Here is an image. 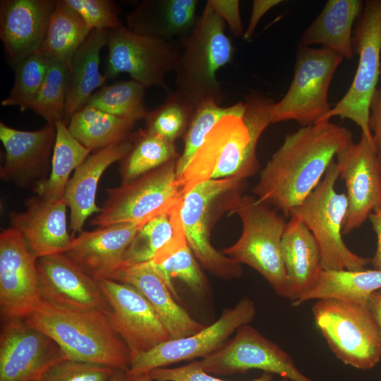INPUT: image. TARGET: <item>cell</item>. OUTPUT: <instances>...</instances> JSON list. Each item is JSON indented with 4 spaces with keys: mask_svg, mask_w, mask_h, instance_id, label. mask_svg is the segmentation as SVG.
Returning a JSON list of instances; mask_svg holds the SVG:
<instances>
[{
    "mask_svg": "<svg viewBox=\"0 0 381 381\" xmlns=\"http://www.w3.org/2000/svg\"><path fill=\"white\" fill-rule=\"evenodd\" d=\"M351 141V131L329 121L288 134L261 170L253 193L289 217L317 187L337 154Z\"/></svg>",
    "mask_w": 381,
    "mask_h": 381,
    "instance_id": "1",
    "label": "cell"
},
{
    "mask_svg": "<svg viewBox=\"0 0 381 381\" xmlns=\"http://www.w3.org/2000/svg\"><path fill=\"white\" fill-rule=\"evenodd\" d=\"M23 320L49 336L67 358L126 373L129 370V349L104 311L68 308L42 301Z\"/></svg>",
    "mask_w": 381,
    "mask_h": 381,
    "instance_id": "2",
    "label": "cell"
},
{
    "mask_svg": "<svg viewBox=\"0 0 381 381\" xmlns=\"http://www.w3.org/2000/svg\"><path fill=\"white\" fill-rule=\"evenodd\" d=\"M224 209L238 214L243 227L237 241L222 253L254 269L277 295L289 299L281 250L286 223L284 218L255 196L243 195V190L231 193L225 200Z\"/></svg>",
    "mask_w": 381,
    "mask_h": 381,
    "instance_id": "3",
    "label": "cell"
},
{
    "mask_svg": "<svg viewBox=\"0 0 381 381\" xmlns=\"http://www.w3.org/2000/svg\"><path fill=\"white\" fill-rule=\"evenodd\" d=\"M226 25L207 1L191 32L183 40V50L174 71L176 90L196 107L208 99L219 104L224 99L217 73L234 54Z\"/></svg>",
    "mask_w": 381,
    "mask_h": 381,
    "instance_id": "4",
    "label": "cell"
},
{
    "mask_svg": "<svg viewBox=\"0 0 381 381\" xmlns=\"http://www.w3.org/2000/svg\"><path fill=\"white\" fill-rule=\"evenodd\" d=\"M254 139L242 117L222 118L206 136L183 173L177 179L183 197L208 180L253 176L260 168Z\"/></svg>",
    "mask_w": 381,
    "mask_h": 381,
    "instance_id": "5",
    "label": "cell"
},
{
    "mask_svg": "<svg viewBox=\"0 0 381 381\" xmlns=\"http://www.w3.org/2000/svg\"><path fill=\"white\" fill-rule=\"evenodd\" d=\"M339 177L332 161L317 187L291 210L290 217L301 219L312 232L320 248L323 270H363L370 259L352 252L341 236L348 200L345 193L335 190Z\"/></svg>",
    "mask_w": 381,
    "mask_h": 381,
    "instance_id": "6",
    "label": "cell"
},
{
    "mask_svg": "<svg viewBox=\"0 0 381 381\" xmlns=\"http://www.w3.org/2000/svg\"><path fill=\"white\" fill-rule=\"evenodd\" d=\"M315 324L334 356L359 370L373 368L381 360L376 323L366 303L328 298L312 307Z\"/></svg>",
    "mask_w": 381,
    "mask_h": 381,
    "instance_id": "7",
    "label": "cell"
},
{
    "mask_svg": "<svg viewBox=\"0 0 381 381\" xmlns=\"http://www.w3.org/2000/svg\"><path fill=\"white\" fill-rule=\"evenodd\" d=\"M342 60L327 48L298 43L291 85L284 97L269 107L271 123L293 120L303 127L329 121L328 90Z\"/></svg>",
    "mask_w": 381,
    "mask_h": 381,
    "instance_id": "8",
    "label": "cell"
},
{
    "mask_svg": "<svg viewBox=\"0 0 381 381\" xmlns=\"http://www.w3.org/2000/svg\"><path fill=\"white\" fill-rule=\"evenodd\" d=\"M176 162L171 160L131 181L105 188L107 198L90 224L105 227L147 222L181 202Z\"/></svg>",
    "mask_w": 381,
    "mask_h": 381,
    "instance_id": "9",
    "label": "cell"
},
{
    "mask_svg": "<svg viewBox=\"0 0 381 381\" xmlns=\"http://www.w3.org/2000/svg\"><path fill=\"white\" fill-rule=\"evenodd\" d=\"M360 20L353 37V49L358 54L356 72L348 91L331 108L326 119L339 116L351 120L374 145L369 116L380 75L381 0L365 1Z\"/></svg>",
    "mask_w": 381,
    "mask_h": 381,
    "instance_id": "10",
    "label": "cell"
},
{
    "mask_svg": "<svg viewBox=\"0 0 381 381\" xmlns=\"http://www.w3.org/2000/svg\"><path fill=\"white\" fill-rule=\"evenodd\" d=\"M107 47V80L125 73L145 88L158 86L170 91L165 78L174 73L181 54L171 42L138 34L121 25L109 31Z\"/></svg>",
    "mask_w": 381,
    "mask_h": 381,
    "instance_id": "11",
    "label": "cell"
},
{
    "mask_svg": "<svg viewBox=\"0 0 381 381\" xmlns=\"http://www.w3.org/2000/svg\"><path fill=\"white\" fill-rule=\"evenodd\" d=\"M244 186L245 180L236 178L208 180L197 185L183 199L181 216L188 245L205 269L224 279L238 278L243 270L241 264L211 244V211L219 200Z\"/></svg>",
    "mask_w": 381,
    "mask_h": 381,
    "instance_id": "12",
    "label": "cell"
},
{
    "mask_svg": "<svg viewBox=\"0 0 381 381\" xmlns=\"http://www.w3.org/2000/svg\"><path fill=\"white\" fill-rule=\"evenodd\" d=\"M196 363L212 375L246 373L258 369L289 381H313L297 368L285 351L249 324L239 327L232 339Z\"/></svg>",
    "mask_w": 381,
    "mask_h": 381,
    "instance_id": "13",
    "label": "cell"
},
{
    "mask_svg": "<svg viewBox=\"0 0 381 381\" xmlns=\"http://www.w3.org/2000/svg\"><path fill=\"white\" fill-rule=\"evenodd\" d=\"M253 301L243 298L225 310L213 324L190 336L171 339L138 355L131 361L127 375L149 373L183 361L205 358L218 350L239 327L251 322L256 315Z\"/></svg>",
    "mask_w": 381,
    "mask_h": 381,
    "instance_id": "14",
    "label": "cell"
},
{
    "mask_svg": "<svg viewBox=\"0 0 381 381\" xmlns=\"http://www.w3.org/2000/svg\"><path fill=\"white\" fill-rule=\"evenodd\" d=\"M37 258L13 227L0 234L1 321L24 319L42 301Z\"/></svg>",
    "mask_w": 381,
    "mask_h": 381,
    "instance_id": "15",
    "label": "cell"
},
{
    "mask_svg": "<svg viewBox=\"0 0 381 381\" xmlns=\"http://www.w3.org/2000/svg\"><path fill=\"white\" fill-rule=\"evenodd\" d=\"M97 282L110 307V321L132 359L171 339L152 306L134 286L108 279Z\"/></svg>",
    "mask_w": 381,
    "mask_h": 381,
    "instance_id": "16",
    "label": "cell"
},
{
    "mask_svg": "<svg viewBox=\"0 0 381 381\" xmlns=\"http://www.w3.org/2000/svg\"><path fill=\"white\" fill-rule=\"evenodd\" d=\"M339 177L346 188L348 208L342 234L359 228L381 207V158L375 145L361 134L336 155Z\"/></svg>",
    "mask_w": 381,
    "mask_h": 381,
    "instance_id": "17",
    "label": "cell"
},
{
    "mask_svg": "<svg viewBox=\"0 0 381 381\" xmlns=\"http://www.w3.org/2000/svg\"><path fill=\"white\" fill-rule=\"evenodd\" d=\"M1 323L0 381H40L49 366L66 358L49 336L23 319Z\"/></svg>",
    "mask_w": 381,
    "mask_h": 381,
    "instance_id": "18",
    "label": "cell"
},
{
    "mask_svg": "<svg viewBox=\"0 0 381 381\" xmlns=\"http://www.w3.org/2000/svg\"><path fill=\"white\" fill-rule=\"evenodd\" d=\"M55 123L36 131H21L0 122V140L6 159L0 169L1 180L20 188H32L47 179L56 141Z\"/></svg>",
    "mask_w": 381,
    "mask_h": 381,
    "instance_id": "19",
    "label": "cell"
},
{
    "mask_svg": "<svg viewBox=\"0 0 381 381\" xmlns=\"http://www.w3.org/2000/svg\"><path fill=\"white\" fill-rule=\"evenodd\" d=\"M37 267L42 301L68 308L110 313L98 282L65 253L39 258Z\"/></svg>",
    "mask_w": 381,
    "mask_h": 381,
    "instance_id": "20",
    "label": "cell"
},
{
    "mask_svg": "<svg viewBox=\"0 0 381 381\" xmlns=\"http://www.w3.org/2000/svg\"><path fill=\"white\" fill-rule=\"evenodd\" d=\"M146 222L121 223L92 231L83 230L72 237L64 253L95 280H114L123 265L128 246Z\"/></svg>",
    "mask_w": 381,
    "mask_h": 381,
    "instance_id": "21",
    "label": "cell"
},
{
    "mask_svg": "<svg viewBox=\"0 0 381 381\" xmlns=\"http://www.w3.org/2000/svg\"><path fill=\"white\" fill-rule=\"evenodd\" d=\"M56 0H1L0 39L11 65L40 51Z\"/></svg>",
    "mask_w": 381,
    "mask_h": 381,
    "instance_id": "22",
    "label": "cell"
},
{
    "mask_svg": "<svg viewBox=\"0 0 381 381\" xmlns=\"http://www.w3.org/2000/svg\"><path fill=\"white\" fill-rule=\"evenodd\" d=\"M25 204L24 211L9 214V221L30 251L37 258L66 253L73 236L67 229L65 200L52 202L35 195L27 199Z\"/></svg>",
    "mask_w": 381,
    "mask_h": 381,
    "instance_id": "23",
    "label": "cell"
},
{
    "mask_svg": "<svg viewBox=\"0 0 381 381\" xmlns=\"http://www.w3.org/2000/svg\"><path fill=\"white\" fill-rule=\"evenodd\" d=\"M114 280L132 285L144 296L171 339L190 336L205 327L193 318L176 301L150 261L123 265Z\"/></svg>",
    "mask_w": 381,
    "mask_h": 381,
    "instance_id": "24",
    "label": "cell"
},
{
    "mask_svg": "<svg viewBox=\"0 0 381 381\" xmlns=\"http://www.w3.org/2000/svg\"><path fill=\"white\" fill-rule=\"evenodd\" d=\"M131 145L129 139L94 151L74 171L64 197L70 209L72 236L83 231L87 218L101 211L95 202L99 181L110 165L127 155Z\"/></svg>",
    "mask_w": 381,
    "mask_h": 381,
    "instance_id": "25",
    "label": "cell"
},
{
    "mask_svg": "<svg viewBox=\"0 0 381 381\" xmlns=\"http://www.w3.org/2000/svg\"><path fill=\"white\" fill-rule=\"evenodd\" d=\"M281 250L289 300L294 303L314 286L323 270L320 248L308 226L291 216L285 225Z\"/></svg>",
    "mask_w": 381,
    "mask_h": 381,
    "instance_id": "26",
    "label": "cell"
},
{
    "mask_svg": "<svg viewBox=\"0 0 381 381\" xmlns=\"http://www.w3.org/2000/svg\"><path fill=\"white\" fill-rule=\"evenodd\" d=\"M198 6L197 0H145L127 15L126 27L155 38L183 40L197 22Z\"/></svg>",
    "mask_w": 381,
    "mask_h": 381,
    "instance_id": "27",
    "label": "cell"
},
{
    "mask_svg": "<svg viewBox=\"0 0 381 381\" xmlns=\"http://www.w3.org/2000/svg\"><path fill=\"white\" fill-rule=\"evenodd\" d=\"M364 4L360 0H329L322 10L304 31L299 43L321 45L345 59H351L354 52L352 26L362 13Z\"/></svg>",
    "mask_w": 381,
    "mask_h": 381,
    "instance_id": "28",
    "label": "cell"
},
{
    "mask_svg": "<svg viewBox=\"0 0 381 381\" xmlns=\"http://www.w3.org/2000/svg\"><path fill=\"white\" fill-rule=\"evenodd\" d=\"M109 30H93L75 54L70 72L65 117L85 106L95 90L105 85L99 72L100 52L107 45Z\"/></svg>",
    "mask_w": 381,
    "mask_h": 381,
    "instance_id": "29",
    "label": "cell"
},
{
    "mask_svg": "<svg viewBox=\"0 0 381 381\" xmlns=\"http://www.w3.org/2000/svg\"><path fill=\"white\" fill-rule=\"evenodd\" d=\"M135 122L85 106L70 117L71 135L90 151L128 140Z\"/></svg>",
    "mask_w": 381,
    "mask_h": 381,
    "instance_id": "30",
    "label": "cell"
},
{
    "mask_svg": "<svg viewBox=\"0 0 381 381\" xmlns=\"http://www.w3.org/2000/svg\"><path fill=\"white\" fill-rule=\"evenodd\" d=\"M55 125L56 135L50 173L46 180L32 188L37 196L52 202L64 199L71 172L91 152L71 135L65 120L58 121Z\"/></svg>",
    "mask_w": 381,
    "mask_h": 381,
    "instance_id": "31",
    "label": "cell"
},
{
    "mask_svg": "<svg viewBox=\"0 0 381 381\" xmlns=\"http://www.w3.org/2000/svg\"><path fill=\"white\" fill-rule=\"evenodd\" d=\"M381 290V270H322L314 286L297 301L333 298L366 303L370 294Z\"/></svg>",
    "mask_w": 381,
    "mask_h": 381,
    "instance_id": "32",
    "label": "cell"
},
{
    "mask_svg": "<svg viewBox=\"0 0 381 381\" xmlns=\"http://www.w3.org/2000/svg\"><path fill=\"white\" fill-rule=\"evenodd\" d=\"M91 31L64 0L57 1L40 50L61 62L71 72L73 56Z\"/></svg>",
    "mask_w": 381,
    "mask_h": 381,
    "instance_id": "33",
    "label": "cell"
},
{
    "mask_svg": "<svg viewBox=\"0 0 381 381\" xmlns=\"http://www.w3.org/2000/svg\"><path fill=\"white\" fill-rule=\"evenodd\" d=\"M195 258L187 243L185 232H183L159 250L150 260L177 300L179 296L172 282L174 278L181 280L196 295H202L206 291V279Z\"/></svg>",
    "mask_w": 381,
    "mask_h": 381,
    "instance_id": "34",
    "label": "cell"
},
{
    "mask_svg": "<svg viewBox=\"0 0 381 381\" xmlns=\"http://www.w3.org/2000/svg\"><path fill=\"white\" fill-rule=\"evenodd\" d=\"M131 148L120 162L121 183L155 169L173 159H178L174 142L168 140L147 129L133 133Z\"/></svg>",
    "mask_w": 381,
    "mask_h": 381,
    "instance_id": "35",
    "label": "cell"
},
{
    "mask_svg": "<svg viewBox=\"0 0 381 381\" xmlns=\"http://www.w3.org/2000/svg\"><path fill=\"white\" fill-rule=\"evenodd\" d=\"M182 204L183 201L153 217L138 231L125 253L123 265L150 261L159 250L184 232Z\"/></svg>",
    "mask_w": 381,
    "mask_h": 381,
    "instance_id": "36",
    "label": "cell"
},
{
    "mask_svg": "<svg viewBox=\"0 0 381 381\" xmlns=\"http://www.w3.org/2000/svg\"><path fill=\"white\" fill-rule=\"evenodd\" d=\"M145 90L143 85L132 79L105 85L94 92L85 106L136 122L145 119L148 111Z\"/></svg>",
    "mask_w": 381,
    "mask_h": 381,
    "instance_id": "37",
    "label": "cell"
},
{
    "mask_svg": "<svg viewBox=\"0 0 381 381\" xmlns=\"http://www.w3.org/2000/svg\"><path fill=\"white\" fill-rule=\"evenodd\" d=\"M244 109L243 102L229 107H221L212 99H206L197 106L185 133L183 152L177 159V179L181 177L193 156L214 126L226 116L234 115L243 118Z\"/></svg>",
    "mask_w": 381,
    "mask_h": 381,
    "instance_id": "38",
    "label": "cell"
},
{
    "mask_svg": "<svg viewBox=\"0 0 381 381\" xmlns=\"http://www.w3.org/2000/svg\"><path fill=\"white\" fill-rule=\"evenodd\" d=\"M196 107L176 89L168 92L164 101L145 118L146 128L168 140L185 134L193 117Z\"/></svg>",
    "mask_w": 381,
    "mask_h": 381,
    "instance_id": "39",
    "label": "cell"
},
{
    "mask_svg": "<svg viewBox=\"0 0 381 381\" xmlns=\"http://www.w3.org/2000/svg\"><path fill=\"white\" fill-rule=\"evenodd\" d=\"M50 56L40 50L13 66V85L3 107H18L21 111L30 110L44 80Z\"/></svg>",
    "mask_w": 381,
    "mask_h": 381,
    "instance_id": "40",
    "label": "cell"
},
{
    "mask_svg": "<svg viewBox=\"0 0 381 381\" xmlns=\"http://www.w3.org/2000/svg\"><path fill=\"white\" fill-rule=\"evenodd\" d=\"M70 80V71L59 61L50 56L49 67L30 110L47 123L65 120V107Z\"/></svg>",
    "mask_w": 381,
    "mask_h": 381,
    "instance_id": "41",
    "label": "cell"
},
{
    "mask_svg": "<svg viewBox=\"0 0 381 381\" xmlns=\"http://www.w3.org/2000/svg\"><path fill=\"white\" fill-rule=\"evenodd\" d=\"M115 370L101 364L64 358L49 366L40 381H107Z\"/></svg>",
    "mask_w": 381,
    "mask_h": 381,
    "instance_id": "42",
    "label": "cell"
},
{
    "mask_svg": "<svg viewBox=\"0 0 381 381\" xmlns=\"http://www.w3.org/2000/svg\"><path fill=\"white\" fill-rule=\"evenodd\" d=\"M91 30H112L121 24L116 4L109 0H64Z\"/></svg>",
    "mask_w": 381,
    "mask_h": 381,
    "instance_id": "43",
    "label": "cell"
},
{
    "mask_svg": "<svg viewBox=\"0 0 381 381\" xmlns=\"http://www.w3.org/2000/svg\"><path fill=\"white\" fill-rule=\"evenodd\" d=\"M155 381H231L224 380L203 371L196 361L187 365L169 368L164 367L152 370L149 373ZM248 381H289L282 378L274 380L273 374L264 373L260 377Z\"/></svg>",
    "mask_w": 381,
    "mask_h": 381,
    "instance_id": "44",
    "label": "cell"
},
{
    "mask_svg": "<svg viewBox=\"0 0 381 381\" xmlns=\"http://www.w3.org/2000/svg\"><path fill=\"white\" fill-rule=\"evenodd\" d=\"M216 13L228 24L231 33L236 37L243 36L244 31L238 0H208Z\"/></svg>",
    "mask_w": 381,
    "mask_h": 381,
    "instance_id": "45",
    "label": "cell"
},
{
    "mask_svg": "<svg viewBox=\"0 0 381 381\" xmlns=\"http://www.w3.org/2000/svg\"><path fill=\"white\" fill-rule=\"evenodd\" d=\"M381 83V68H380ZM369 127L375 149L381 158V85L377 88L370 107Z\"/></svg>",
    "mask_w": 381,
    "mask_h": 381,
    "instance_id": "46",
    "label": "cell"
},
{
    "mask_svg": "<svg viewBox=\"0 0 381 381\" xmlns=\"http://www.w3.org/2000/svg\"><path fill=\"white\" fill-rule=\"evenodd\" d=\"M282 2L281 0H255L253 1V8L248 26L243 33V39H250L255 32V28L261 18L272 8Z\"/></svg>",
    "mask_w": 381,
    "mask_h": 381,
    "instance_id": "47",
    "label": "cell"
},
{
    "mask_svg": "<svg viewBox=\"0 0 381 381\" xmlns=\"http://www.w3.org/2000/svg\"><path fill=\"white\" fill-rule=\"evenodd\" d=\"M369 219L377 237V248L374 256L370 258V263L373 269L381 270V207L370 214Z\"/></svg>",
    "mask_w": 381,
    "mask_h": 381,
    "instance_id": "48",
    "label": "cell"
},
{
    "mask_svg": "<svg viewBox=\"0 0 381 381\" xmlns=\"http://www.w3.org/2000/svg\"><path fill=\"white\" fill-rule=\"evenodd\" d=\"M367 306L376 323L381 343V290L370 294L367 301Z\"/></svg>",
    "mask_w": 381,
    "mask_h": 381,
    "instance_id": "49",
    "label": "cell"
},
{
    "mask_svg": "<svg viewBox=\"0 0 381 381\" xmlns=\"http://www.w3.org/2000/svg\"><path fill=\"white\" fill-rule=\"evenodd\" d=\"M126 381H155L149 373H142L134 375H127Z\"/></svg>",
    "mask_w": 381,
    "mask_h": 381,
    "instance_id": "50",
    "label": "cell"
},
{
    "mask_svg": "<svg viewBox=\"0 0 381 381\" xmlns=\"http://www.w3.org/2000/svg\"><path fill=\"white\" fill-rule=\"evenodd\" d=\"M107 381H126V372L116 370Z\"/></svg>",
    "mask_w": 381,
    "mask_h": 381,
    "instance_id": "51",
    "label": "cell"
}]
</instances>
